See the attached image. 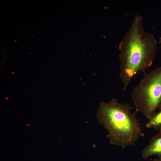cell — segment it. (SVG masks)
Returning <instances> with one entry per match:
<instances>
[{
	"instance_id": "obj_1",
	"label": "cell",
	"mask_w": 161,
	"mask_h": 161,
	"mask_svg": "<svg viewBox=\"0 0 161 161\" xmlns=\"http://www.w3.org/2000/svg\"><path fill=\"white\" fill-rule=\"evenodd\" d=\"M143 20L141 16L135 14L119 46V77L124 90L138 72H145L155 57L157 41L152 34L145 30Z\"/></svg>"
},
{
	"instance_id": "obj_2",
	"label": "cell",
	"mask_w": 161,
	"mask_h": 161,
	"mask_svg": "<svg viewBox=\"0 0 161 161\" xmlns=\"http://www.w3.org/2000/svg\"><path fill=\"white\" fill-rule=\"evenodd\" d=\"M132 108L114 98L108 102H101L97 117L100 123L108 132L111 144L124 148L133 145L144 136L140 123Z\"/></svg>"
},
{
	"instance_id": "obj_3",
	"label": "cell",
	"mask_w": 161,
	"mask_h": 161,
	"mask_svg": "<svg viewBox=\"0 0 161 161\" xmlns=\"http://www.w3.org/2000/svg\"><path fill=\"white\" fill-rule=\"evenodd\" d=\"M131 98L137 112L148 120L161 108V66L144 73L140 83L133 89Z\"/></svg>"
},
{
	"instance_id": "obj_4",
	"label": "cell",
	"mask_w": 161,
	"mask_h": 161,
	"mask_svg": "<svg viewBox=\"0 0 161 161\" xmlns=\"http://www.w3.org/2000/svg\"><path fill=\"white\" fill-rule=\"evenodd\" d=\"M154 155L161 160V130L151 138L148 144L142 151V156L145 160Z\"/></svg>"
},
{
	"instance_id": "obj_5",
	"label": "cell",
	"mask_w": 161,
	"mask_h": 161,
	"mask_svg": "<svg viewBox=\"0 0 161 161\" xmlns=\"http://www.w3.org/2000/svg\"><path fill=\"white\" fill-rule=\"evenodd\" d=\"M148 120L146 124V127L153 128L158 131L161 130V108Z\"/></svg>"
},
{
	"instance_id": "obj_6",
	"label": "cell",
	"mask_w": 161,
	"mask_h": 161,
	"mask_svg": "<svg viewBox=\"0 0 161 161\" xmlns=\"http://www.w3.org/2000/svg\"><path fill=\"white\" fill-rule=\"evenodd\" d=\"M152 161H161V160L158 158H156L153 160Z\"/></svg>"
},
{
	"instance_id": "obj_7",
	"label": "cell",
	"mask_w": 161,
	"mask_h": 161,
	"mask_svg": "<svg viewBox=\"0 0 161 161\" xmlns=\"http://www.w3.org/2000/svg\"><path fill=\"white\" fill-rule=\"evenodd\" d=\"M159 42L160 44L161 45V36L160 38L159 41Z\"/></svg>"
}]
</instances>
